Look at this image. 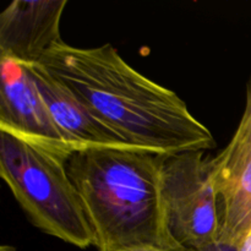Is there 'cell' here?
<instances>
[{"label":"cell","instance_id":"1","mask_svg":"<svg viewBox=\"0 0 251 251\" xmlns=\"http://www.w3.org/2000/svg\"><path fill=\"white\" fill-rule=\"evenodd\" d=\"M38 64L135 149L172 156L217 146L176 92L130 66L112 44L77 48L61 42Z\"/></svg>","mask_w":251,"mask_h":251},{"label":"cell","instance_id":"9","mask_svg":"<svg viewBox=\"0 0 251 251\" xmlns=\"http://www.w3.org/2000/svg\"><path fill=\"white\" fill-rule=\"evenodd\" d=\"M123 251H199L193 248L184 247V245H178L174 248H159V247H141V248H132V249H126Z\"/></svg>","mask_w":251,"mask_h":251},{"label":"cell","instance_id":"10","mask_svg":"<svg viewBox=\"0 0 251 251\" xmlns=\"http://www.w3.org/2000/svg\"><path fill=\"white\" fill-rule=\"evenodd\" d=\"M240 250L242 251H251V230L247 234V237L243 239L240 244Z\"/></svg>","mask_w":251,"mask_h":251},{"label":"cell","instance_id":"7","mask_svg":"<svg viewBox=\"0 0 251 251\" xmlns=\"http://www.w3.org/2000/svg\"><path fill=\"white\" fill-rule=\"evenodd\" d=\"M68 0H14L0 14V56L38 64L64 42L60 21Z\"/></svg>","mask_w":251,"mask_h":251},{"label":"cell","instance_id":"3","mask_svg":"<svg viewBox=\"0 0 251 251\" xmlns=\"http://www.w3.org/2000/svg\"><path fill=\"white\" fill-rule=\"evenodd\" d=\"M68 159L0 131V176L29 222L50 237L80 249L95 245Z\"/></svg>","mask_w":251,"mask_h":251},{"label":"cell","instance_id":"11","mask_svg":"<svg viewBox=\"0 0 251 251\" xmlns=\"http://www.w3.org/2000/svg\"><path fill=\"white\" fill-rule=\"evenodd\" d=\"M0 251H17L15 249L14 247H11V245H1L0 247Z\"/></svg>","mask_w":251,"mask_h":251},{"label":"cell","instance_id":"4","mask_svg":"<svg viewBox=\"0 0 251 251\" xmlns=\"http://www.w3.org/2000/svg\"><path fill=\"white\" fill-rule=\"evenodd\" d=\"M211 158L205 151L172 154L162 174L169 230L179 244L196 250L215 243L220 229Z\"/></svg>","mask_w":251,"mask_h":251},{"label":"cell","instance_id":"8","mask_svg":"<svg viewBox=\"0 0 251 251\" xmlns=\"http://www.w3.org/2000/svg\"><path fill=\"white\" fill-rule=\"evenodd\" d=\"M54 123L74 151L91 149H135L78 100L43 65H26Z\"/></svg>","mask_w":251,"mask_h":251},{"label":"cell","instance_id":"6","mask_svg":"<svg viewBox=\"0 0 251 251\" xmlns=\"http://www.w3.org/2000/svg\"><path fill=\"white\" fill-rule=\"evenodd\" d=\"M0 131L69 159L74 149L54 123L28 69L0 56Z\"/></svg>","mask_w":251,"mask_h":251},{"label":"cell","instance_id":"2","mask_svg":"<svg viewBox=\"0 0 251 251\" xmlns=\"http://www.w3.org/2000/svg\"><path fill=\"white\" fill-rule=\"evenodd\" d=\"M167 154L139 149L74 152L66 171L78 191L98 251L174 248L162 193Z\"/></svg>","mask_w":251,"mask_h":251},{"label":"cell","instance_id":"5","mask_svg":"<svg viewBox=\"0 0 251 251\" xmlns=\"http://www.w3.org/2000/svg\"><path fill=\"white\" fill-rule=\"evenodd\" d=\"M211 164L220 215L217 240L240 245L251 230V76L239 125Z\"/></svg>","mask_w":251,"mask_h":251}]
</instances>
